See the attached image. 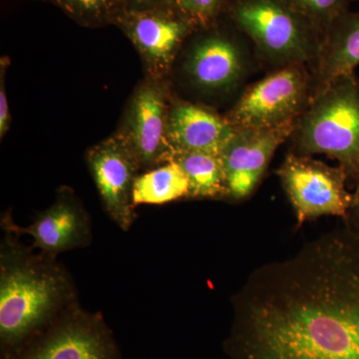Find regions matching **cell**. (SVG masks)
<instances>
[{"mask_svg":"<svg viewBox=\"0 0 359 359\" xmlns=\"http://www.w3.org/2000/svg\"><path fill=\"white\" fill-rule=\"evenodd\" d=\"M0 247V339L13 355L60 314L78 304L76 287L55 257L35 254L6 231Z\"/></svg>","mask_w":359,"mask_h":359,"instance_id":"2","label":"cell"},{"mask_svg":"<svg viewBox=\"0 0 359 359\" xmlns=\"http://www.w3.org/2000/svg\"><path fill=\"white\" fill-rule=\"evenodd\" d=\"M167 77L146 76L135 88L116 133L128 145L141 171L173 160L168 140V119L173 99Z\"/></svg>","mask_w":359,"mask_h":359,"instance_id":"9","label":"cell"},{"mask_svg":"<svg viewBox=\"0 0 359 359\" xmlns=\"http://www.w3.org/2000/svg\"><path fill=\"white\" fill-rule=\"evenodd\" d=\"M354 183H355V189L353 193V201H351L346 218L344 221L346 226L359 235V176Z\"/></svg>","mask_w":359,"mask_h":359,"instance_id":"22","label":"cell"},{"mask_svg":"<svg viewBox=\"0 0 359 359\" xmlns=\"http://www.w3.org/2000/svg\"><path fill=\"white\" fill-rule=\"evenodd\" d=\"M323 34L342 14L348 11L351 0H290Z\"/></svg>","mask_w":359,"mask_h":359,"instance_id":"19","label":"cell"},{"mask_svg":"<svg viewBox=\"0 0 359 359\" xmlns=\"http://www.w3.org/2000/svg\"><path fill=\"white\" fill-rule=\"evenodd\" d=\"M224 16L249 39L269 72L311 66L320 54L325 34L290 0H229Z\"/></svg>","mask_w":359,"mask_h":359,"instance_id":"4","label":"cell"},{"mask_svg":"<svg viewBox=\"0 0 359 359\" xmlns=\"http://www.w3.org/2000/svg\"><path fill=\"white\" fill-rule=\"evenodd\" d=\"M294 124L278 128H236L221 151L228 199L248 200L259 188L278 149L289 141Z\"/></svg>","mask_w":359,"mask_h":359,"instance_id":"12","label":"cell"},{"mask_svg":"<svg viewBox=\"0 0 359 359\" xmlns=\"http://www.w3.org/2000/svg\"><path fill=\"white\" fill-rule=\"evenodd\" d=\"M173 160L188 177L190 199H228V188L219 153H175Z\"/></svg>","mask_w":359,"mask_h":359,"instance_id":"17","label":"cell"},{"mask_svg":"<svg viewBox=\"0 0 359 359\" xmlns=\"http://www.w3.org/2000/svg\"><path fill=\"white\" fill-rule=\"evenodd\" d=\"M311 95L309 66H285L245 87L224 116L235 128H278L297 122Z\"/></svg>","mask_w":359,"mask_h":359,"instance_id":"6","label":"cell"},{"mask_svg":"<svg viewBox=\"0 0 359 359\" xmlns=\"http://www.w3.org/2000/svg\"><path fill=\"white\" fill-rule=\"evenodd\" d=\"M11 356V359H121L102 314L83 311L79 304L60 314Z\"/></svg>","mask_w":359,"mask_h":359,"instance_id":"10","label":"cell"},{"mask_svg":"<svg viewBox=\"0 0 359 359\" xmlns=\"http://www.w3.org/2000/svg\"><path fill=\"white\" fill-rule=\"evenodd\" d=\"M51 2L77 25L88 28L114 25L124 6L121 0H44Z\"/></svg>","mask_w":359,"mask_h":359,"instance_id":"18","label":"cell"},{"mask_svg":"<svg viewBox=\"0 0 359 359\" xmlns=\"http://www.w3.org/2000/svg\"><path fill=\"white\" fill-rule=\"evenodd\" d=\"M127 9H145L151 7L177 6V0H121Z\"/></svg>","mask_w":359,"mask_h":359,"instance_id":"23","label":"cell"},{"mask_svg":"<svg viewBox=\"0 0 359 359\" xmlns=\"http://www.w3.org/2000/svg\"><path fill=\"white\" fill-rule=\"evenodd\" d=\"M86 162L104 210L121 230L128 231L136 217L133 189L142 172L138 161L115 133L90 148Z\"/></svg>","mask_w":359,"mask_h":359,"instance_id":"11","label":"cell"},{"mask_svg":"<svg viewBox=\"0 0 359 359\" xmlns=\"http://www.w3.org/2000/svg\"><path fill=\"white\" fill-rule=\"evenodd\" d=\"M114 25L138 52L146 76L165 78L199 26L178 6L124 8Z\"/></svg>","mask_w":359,"mask_h":359,"instance_id":"8","label":"cell"},{"mask_svg":"<svg viewBox=\"0 0 359 359\" xmlns=\"http://www.w3.org/2000/svg\"><path fill=\"white\" fill-rule=\"evenodd\" d=\"M351 1H353V0H351Z\"/></svg>","mask_w":359,"mask_h":359,"instance_id":"24","label":"cell"},{"mask_svg":"<svg viewBox=\"0 0 359 359\" xmlns=\"http://www.w3.org/2000/svg\"><path fill=\"white\" fill-rule=\"evenodd\" d=\"M1 226L9 233L30 236L33 249L55 259L61 252L87 247L93 238L88 212L69 188L61 189L55 202L29 226H18L7 214Z\"/></svg>","mask_w":359,"mask_h":359,"instance_id":"13","label":"cell"},{"mask_svg":"<svg viewBox=\"0 0 359 359\" xmlns=\"http://www.w3.org/2000/svg\"><path fill=\"white\" fill-rule=\"evenodd\" d=\"M11 65L7 56L0 59V138L4 139L11 128V115L6 93V71Z\"/></svg>","mask_w":359,"mask_h":359,"instance_id":"21","label":"cell"},{"mask_svg":"<svg viewBox=\"0 0 359 359\" xmlns=\"http://www.w3.org/2000/svg\"><path fill=\"white\" fill-rule=\"evenodd\" d=\"M181 53L186 81L205 97L240 96L249 78L262 68L249 39L224 14L194 33Z\"/></svg>","mask_w":359,"mask_h":359,"instance_id":"5","label":"cell"},{"mask_svg":"<svg viewBox=\"0 0 359 359\" xmlns=\"http://www.w3.org/2000/svg\"><path fill=\"white\" fill-rule=\"evenodd\" d=\"M231 308L230 359H359V235L344 224L259 266Z\"/></svg>","mask_w":359,"mask_h":359,"instance_id":"1","label":"cell"},{"mask_svg":"<svg viewBox=\"0 0 359 359\" xmlns=\"http://www.w3.org/2000/svg\"><path fill=\"white\" fill-rule=\"evenodd\" d=\"M289 152L325 155L339 162L348 178L359 176V79L341 75L311 96L290 135Z\"/></svg>","mask_w":359,"mask_h":359,"instance_id":"3","label":"cell"},{"mask_svg":"<svg viewBox=\"0 0 359 359\" xmlns=\"http://www.w3.org/2000/svg\"><path fill=\"white\" fill-rule=\"evenodd\" d=\"M182 199H190V182L176 161L142 172L135 181V207L163 205Z\"/></svg>","mask_w":359,"mask_h":359,"instance_id":"16","label":"cell"},{"mask_svg":"<svg viewBox=\"0 0 359 359\" xmlns=\"http://www.w3.org/2000/svg\"><path fill=\"white\" fill-rule=\"evenodd\" d=\"M235 130L226 116L211 106L173 96L168 119V140L174 154L221 153Z\"/></svg>","mask_w":359,"mask_h":359,"instance_id":"14","label":"cell"},{"mask_svg":"<svg viewBox=\"0 0 359 359\" xmlns=\"http://www.w3.org/2000/svg\"><path fill=\"white\" fill-rule=\"evenodd\" d=\"M297 219V226L325 216L346 219L353 193L346 188V170L289 152L276 171Z\"/></svg>","mask_w":359,"mask_h":359,"instance_id":"7","label":"cell"},{"mask_svg":"<svg viewBox=\"0 0 359 359\" xmlns=\"http://www.w3.org/2000/svg\"><path fill=\"white\" fill-rule=\"evenodd\" d=\"M359 65V11H346L325 32L318 58L309 66L313 95ZM311 95V96H313Z\"/></svg>","mask_w":359,"mask_h":359,"instance_id":"15","label":"cell"},{"mask_svg":"<svg viewBox=\"0 0 359 359\" xmlns=\"http://www.w3.org/2000/svg\"><path fill=\"white\" fill-rule=\"evenodd\" d=\"M229 0H178L177 6L200 28L214 25L224 15Z\"/></svg>","mask_w":359,"mask_h":359,"instance_id":"20","label":"cell"}]
</instances>
